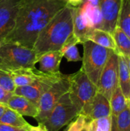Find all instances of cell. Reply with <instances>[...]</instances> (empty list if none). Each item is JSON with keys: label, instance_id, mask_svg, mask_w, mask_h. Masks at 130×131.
<instances>
[{"label": "cell", "instance_id": "cell-1", "mask_svg": "<svg viewBox=\"0 0 130 131\" xmlns=\"http://www.w3.org/2000/svg\"><path fill=\"white\" fill-rule=\"evenodd\" d=\"M67 5L65 0H23L15 27L2 43H15L33 49L41 31Z\"/></svg>", "mask_w": 130, "mask_h": 131}, {"label": "cell", "instance_id": "cell-2", "mask_svg": "<svg viewBox=\"0 0 130 131\" xmlns=\"http://www.w3.org/2000/svg\"><path fill=\"white\" fill-rule=\"evenodd\" d=\"M72 35V7L67 5L54 15L41 31L33 50L38 57L48 51H59Z\"/></svg>", "mask_w": 130, "mask_h": 131}, {"label": "cell", "instance_id": "cell-3", "mask_svg": "<svg viewBox=\"0 0 130 131\" xmlns=\"http://www.w3.org/2000/svg\"><path fill=\"white\" fill-rule=\"evenodd\" d=\"M38 54L33 50L15 43H2L0 48V69L9 74L21 68H34Z\"/></svg>", "mask_w": 130, "mask_h": 131}, {"label": "cell", "instance_id": "cell-4", "mask_svg": "<svg viewBox=\"0 0 130 131\" xmlns=\"http://www.w3.org/2000/svg\"><path fill=\"white\" fill-rule=\"evenodd\" d=\"M84 55L80 68L89 79L97 86L101 73L111 54L115 52L111 49L98 45L90 41L83 44Z\"/></svg>", "mask_w": 130, "mask_h": 131}, {"label": "cell", "instance_id": "cell-5", "mask_svg": "<svg viewBox=\"0 0 130 131\" xmlns=\"http://www.w3.org/2000/svg\"><path fill=\"white\" fill-rule=\"evenodd\" d=\"M70 85V74H64L54 83L41 97L38 104V114L35 120L39 124H42L48 117L51 112L61 99L69 91Z\"/></svg>", "mask_w": 130, "mask_h": 131}, {"label": "cell", "instance_id": "cell-6", "mask_svg": "<svg viewBox=\"0 0 130 131\" xmlns=\"http://www.w3.org/2000/svg\"><path fill=\"white\" fill-rule=\"evenodd\" d=\"M79 115V111L72 103L69 92L65 93L58 101L42 126L48 131H59Z\"/></svg>", "mask_w": 130, "mask_h": 131}, {"label": "cell", "instance_id": "cell-7", "mask_svg": "<svg viewBox=\"0 0 130 131\" xmlns=\"http://www.w3.org/2000/svg\"><path fill=\"white\" fill-rule=\"evenodd\" d=\"M69 95L74 105L79 111V114L83 107L90 101L98 92L95 85L80 68L78 71L70 74V85Z\"/></svg>", "mask_w": 130, "mask_h": 131}, {"label": "cell", "instance_id": "cell-8", "mask_svg": "<svg viewBox=\"0 0 130 131\" xmlns=\"http://www.w3.org/2000/svg\"><path fill=\"white\" fill-rule=\"evenodd\" d=\"M118 65V54L113 52L104 67L97 84L98 92L109 101L119 85Z\"/></svg>", "mask_w": 130, "mask_h": 131}, {"label": "cell", "instance_id": "cell-9", "mask_svg": "<svg viewBox=\"0 0 130 131\" xmlns=\"http://www.w3.org/2000/svg\"><path fill=\"white\" fill-rule=\"evenodd\" d=\"M63 75L62 73L46 74L31 84L16 87L13 94L25 97L38 105L42 94Z\"/></svg>", "mask_w": 130, "mask_h": 131}, {"label": "cell", "instance_id": "cell-10", "mask_svg": "<svg viewBox=\"0 0 130 131\" xmlns=\"http://www.w3.org/2000/svg\"><path fill=\"white\" fill-rule=\"evenodd\" d=\"M23 0H0V42L13 30Z\"/></svg>", "mask_w": 130, "mask_h": 131}, {"label": "cell", "instance_id": "cell-11", "mask_svg": "<svg viewBox=\"0 0 130 131\" xmlns=\"http://www.w3.org/2000/svg\"><path fill=\"white\" fill-rule=\"evenodd\" d=\"M80 114L86 118L87 122L111 116L110 101L102 94L97 92L96 95L83 107Z\"/></svg>", "mask_w": 130, "mask_h": 131}, {"label": "cell", "instance_id": "cell-12", "mask_svg": "<svg viewBox=\"0 0 130 131\" xmlns=\"http://www.w3.org/2000/svg\"><path fill=\"white\" fill-rule=\"evenodd\" d=\"M122 0H100L99 6L103 17L101 29L113 34L116 27Z\"/></svg>", "mask_w": 130, "mask_h": 131}, {"label": "cell", "instance_id": "cell-13", "mask_svg": "<svg viewBox=\"0 0 130 131\" xmlns=\"http://www.w3.org/2000/svg\"><path fill=\"white\" fill-rule=\"evenodd\" d=\"M6 106L21 116L31 117L33 118H36L38 114V105L28 98L14 94L8 101Z\"/></svg>", "mask_w": 130, "mask_h": 131}, {"label": "cell", "instance_id": "cell-14", "mask_svg": "<svg viewBox=\"0 0 130 131\" xmlns=\"http://www.w3.org/2000/svg\"><path fill=\"white\" fill-rule=\"evenodd\" d=\"M73 16V36L78 44H83L87 41V36L93 29L88 25L87 20L83 16L80 6L72 7Z\"/></svg>", "mask_w": 130, "mask_h": 131}, {"label": "cell", "instance_id": "cell-15", "mask_svg": "<svg viewBox=\"0 0 130 131\" xmlns=\"http://www.w3.org/2000/svg\"><path fill=\"white\" fill-rule=\"evenodd\" d=\"M63 58L61 50L43 53L38 59V63L39 64L38 70L47 74L60 73V65Z\"/></svg>", "mask_w": 130, "mask_h": 131}, {"label": "cell", "instance_id": "cell-16", "mask_svg": "<svg viewBox=\"0 0 130 131\" xmlns=\"http://www.w3.org/2000/svg\"><path fill=\"white\" fill-rule=\"evenodd\" d=\"M47 73L41 72L34 68H21L9 73L15 87H22L32 84L38 78L43 77Z\"/></svg>", "mask_w": 130, "mask_h": 131}, {"label": "cell", "instance_id": "cell-17", "mask_svg": "<svg viewBox=\"0 0 130 131\" xmlns=\"http://www.w3.org/2000/svg\"><path fill=\"white\" fill-rule=\"evenodd\" d=\"M80 8L83 16L91 28L101 29L103 17L100 6H94L89 2H82L80 5Z\"/></svg>", "mask_w": 130, "mask_h": 131}, {"label": "cell", "instance_id": "cell-18", "mask_svg": "<svg viewBox=\"0 0 130 131\" xmlns=\"http://www.w3.org/2000/svg\"><path fill=\"white\" fill-rule=\"evenodd\" d=\"M87 41H90L98 45L111 49L118 54L113 35L107 31L100 28H93L87 36Z\"/></svg>", "mask_w": 130, "mask_h": 131}, {"label": "cell", "instance_id": "cell-19", "mask_svg": "<svg viewBox=\"0 0 130 131\" xmlns=\"http://www.w3.org/2000/svg\"><path fill=\"white\" fill-rule=\"evenodd\" d=\"M118 64L119 86L125 97L129 100L130 98V75L126 58L123 54H118Z\"/></svg>", "mask_w": 130, "mask_h": 131}, {"label": "cell", "instance_id": "cell-20", "mask_svg": "<svg viewBox=\"0 0 130 131\" xmlns=\"http://www.w3.org/2000/svg\"><path fill=\"white\" fill-rule=\"evenodd\" d=\"M118 54L130 58V38L126 33L118 26H116L113 32Z\"/></svg>", "mask_w": 130, "mask_h": 131}, {"label": "cell", "instance_id": "cell-21", "mask_svg": "<svg viewBox=\"0 0 130 131\" xmlns=\"http://www.w3.org/2000/svg\"><path fill=\"white\" fill-rule=\"evenodd\" d=\"M111 115L117 117L123 110H125L129 105V100H127L122 92L121 88L118 85L112 97L110 100Z\"/></svg>", "mask_w": 130, "mask_h": 131}, {"label": "cell", "instance_id": "cell-22", "mask_svg": "<svg viewBox=\"0 0 130 131\" xmlns=\"http://www.w3.org/2000/svg\"><path fill=\"white\" fill-rule=\"evenodd\" d=\"M116 26L130 38V0H122Z\"/></svg>", "mask_w": 130, "mask_h": 131}, {"label": "cell", "instance_id": "cell-23", "mask_svg": "<svg viewBox=\"0 0 130 131\" xmlns=\"http://www.w3.org/2000/svg\"><path fill=\"white\" fill-rule=\"evenodd\" d=\"M0 123L11 125L17 127H30L31 125L23 118V117L15 111L7 107L2 117L0 118Z\"/></svg>", "mask_w": 130, "mask_h": 131}, {"label": "cell", "instance_id": "cell-24", "mask_svg": "<svg viewBox=\"0 0 130 131\" xmlns=\"http://www.w3.org/2000/svg\"><path fill=\"white\" fill-rule=\"evenodd\" d=\"M77 45H78V42L72 35L61 48L63 57L69 62H77L82 61V58L80 55Z\"/></svg>", "mask_w": 130, "mask_h": 131}, {"label": "cell", "instance_id": "cell-25", "mask_svg": "<svg viewBox=\"0 0 130 131\" xmlns=\"http://www.w3.org/2000/svg\"><path fill=\"white\" fill-rule=\"evenodd\" d=\"M111 129L112 116L87 121L84 127L85 131H111Z\"/></svg>", "mask_w": 130, "mask_h": 131}, {"label": "cell", "instance_id": "cell-26", "mask_svg": "<svg viewBox=\"0 0 130 131\" xmlns=\"http://www.w3.org/2000/svg\"><path fill=\"white\" fill-rule=\"evenodd\" d=\"M116 125L120 131H130V110L129 105L116 117Z\"/></svg>", "mask_w": 130, "mask_h": 131}, {"label": "cell", "instance_id": "cell-27", "mask_svg": "<svg viewBox=\"0 0 130 131\" xmlns=\"http://www.w3.org/2000/svg\"><path fill=\"white\" fill-rule=\"evenodd\" d=\"M0 86L5 90L12 93L14 92L16 88L10 75L1 69H0Z\"/></svg>", "mask_w": 130, "mask_h": 131}, {"label": "cell", "instance_id": "cell-28", "mask_svg": "<svg viewBox=\"0 0 130 131\" xmlns=\"http://www.w3.org/2000/svg\"><path fill=\"white\" fill-rule=\"evenodd\" d=\"M86 123V118L83 115L79 114L76 117V120L72 121L64 131H83L84 130Z\"/></svg>", "mask_w": 130, "mask_h": 131}, {"label": "cell", "instance_id": "cell-29", "mask_svg": "<svg viewBox=\"0 0 130 131\" xmlns=\"http://www.w3.org/2000/svg\"><path fill=\"white\" fill-rule=\"evenodd\" d=\"M13 95L12 92L8 91L0 86V103L3 104H7L9 99Z\"/></svg>", "mask_w": 130, "mask_h": 131}, {"label": "cell", "instance_id": "cell-30", "mask_svg": "<svg viewBox=\"0 0 130 131\" xmlns=\"http://www.w3.org/2000/svg\"><path fill=\"white\" fill-rule=\"evenodd\" d=\"M30 127H13L11 125L0 123V131H26Z\"/></svg>", "mask_w": 130, "mask_h": 131}, {"label": "cell", "instance_id": "cell-31", "mask_svg": "<svg viewBox=\"0 0 130 131\" xmlns=\"http://www.w3.org/2000/svg\"><path fill=\"white\" fill-rule=\"evenodd\" d=\"M65 1L67 3V5L71 7H78L83 2V0H65Z\"/></svg>", "mask_w": 130, "mask_h": 131}, {"label": "cell", "instance_id": "cell-32", "mask_svg": "<svg viewBox=\"0 0 130 131\" xmlns=\"http://www.w3.org/2000/svg\"><path fill=\"white\" fill-rule=\"evenodd\" d=\"M112 116V129L111 131H120L118 127H117V125H116V117H114L113 115Z\"/></svg>", "mask_w": 130, "mask_h": 131}, {"label": "cell", "instance_id": "cell-33", "mask_svg": "<svg viewBox=\"0 0 130 131\" xmlns=\"http://www.w3.org/2000/svg\"><path fill=\"white\" fill-rule=\"evenodd\" d=\"M43 129H44L43 127L41 125H39L38 127H33L31 125V127L26 131H43Z\"/></svg>", "mask_w": 130, "mask_h": 131}, {"label": "cell", "instance_id": "cell-34", "mask_svg": "<svg viewBox=\"0 0 130 131\" xmlns=\"http://www.w3.org/2000/svg\"><path fill=\"white\" fill-rule=\"evenodd\" d=\"M83 2H89L94 6H99L100 0H83Z\"/></svg>", "mask_w": 130, "mask_h": 131}, {"label": "cell", "instance_id": "cell-35", "mask_svg": "<svg viewBox=\"0 0 130 131\" xmlns=\"http://www.w3.org/2000/svg\"><path fill=\"white\" fill-rule=\"evenodd\" d=\"M6 108H7V106L5 104H3L0 103V118L2 117V115H3V114H4Z\"/></svg>", "mask_w": 130, "mask_h": 131}, {"label": "cell", "instance_id": "cell-36", "mask_svg": "<svg viewBox=\"0 0 130 131\" xmlns=\"http://www.w3.org/2000/svg\"><path fill=\"white\" fill-rule=\"evenodd\" d=\"M127 60V63H128V67H129V75H130V58H126Z\"/></svg>", "mask_w": 130, "mask_h": 131}, {"label": "cell", "instance_id": "cell-37", "mask_svg": "<svg viewBox=\"0 0 130 131\" xmlns=\"http://www.w3.org/2000/svg\"><path fill=\"white\" fill-rule=\"evenodd\" d=\"M129 110H130V98L129 99Z\"/></svg>", "mask_w": 130, "mask_h": 131}, {"label": "cell", "instance_id": "cell-38", "mask_svg": "<svg viewBox=\"0 0 130 131\" xmlns=\"http://www.w3.org/2000/svg\"><path fill=\"white\" fill-rule=\"evenodd\" d=\"M43 128H44V127H43ZM43 131H48V130H45V129L44 128V129H43Z\"/></svg>", "mask_w": 130, "mask_h": 131}, {"label": "cell", "instance_id": "cell-39", "mask_svg": "<svg viewBox=\"0 0 130 131\" xmlns=\"http://www.w3.org/2000/svg\"><path fill=\"white\" fill-rule=\"evenodd\" d=\"M2 42H0V48H1V46H2Z\"/></svg>", "mask_w": 130, "mask_h": 131}, {"label": "cell", "instance_id": "cell-40", "mask_svg": "<svg viewBox=\"0 0 130 131\" xmlns=\"http://www.w3.org/2000/svg\"><path fill=\"white\" fill-rule=\"evenodd\" d=\"M83 131H85V130H83Z\"/></svg>", "mask_w": 130, "mask_h": 131}]
</instances>
